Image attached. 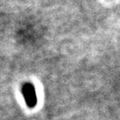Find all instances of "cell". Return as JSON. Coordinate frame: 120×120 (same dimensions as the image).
Segmentation results:
<instances>
[{"label":"cell","instance_id":"1","mask_svg":"<svg viewBox=\"0 0 120 120\" xmlns=\"http://www.w3.org/2000/svg\"><path fill=\"white\" fill-rule=\"evenodd\" d=\"M22 96L24 98L27 106L30 109H33L37 105V94L34 85L31 82H26L22 85Z\"/></svg>","mask_w":120,"mask_h":120}]
</instances>
